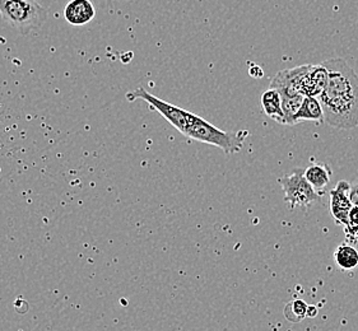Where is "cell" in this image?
Wrapping results in <instances>:
<instances>
[{
  "mask_svg": "<svg viewBox=\"0 0 358 331\" xmlns=\"http://www.w3.org/2000/svg\"><path fill=\"white\" fill-rule=\"evenodd\" d=\"M328 82L319 101L324 111V123L336 129L351 130L358 126V74L344 59L325 60Z\"/></svg>",
  "mask_w": 358,
  "mask_h": 331,
  "instance_id": "6da1fadb",
  "label": "cell"
},
{
  "mask_svg": "<svg viewBox=\"0 0 358 331\" xmlns=\"http://www.w3.org/2000/svg\"><path fill=\"white\" fill-rule=\"evenodd\" d=\"M0 15L21 35H29L45 24L48 10L37 0H0Z\"/></svg>",
  "mask_w": 358,
  "mask_h": 331,
  "instance_id": "7a4b0ae2",
  "label": "cell"
},
{
  "mask_svg": "<svg viewBox=\"0 0 358 331\" xmlns=\"http://www.w3.org/2000/svg\"><path fill=\"white\" fill-rule=\"evenodd\" d=\"M184 135L206 145H215L222 149L224 153L232 154L243 149L245 139L249 135V133L223 131L215 128V125L208 123L207 120L201 119V116L195 115Z\"/></svg>",
  "mask_w": 358,
  "mask_h": 331,
  "instance_id": "3957f363",
  "label": "cell"
},
{
  "mask_svg": "<svg viewBox=\"0 0 358 331\" xmlns=\"http://www.w3.org/2000/svg\"><path fill=\"white\" fill-rule=\"evenodd\" d=\"M127 100L129 102H134L136 100L147 102L152 108H155L157 111L159 115L164 116L173 128L179 130L181 134H184L187 131L189 125L193 122L194 116H195L184 108H178L175 105H171L169 102L158 98L156 96L150 94L143 87H139L134 91L128 92Z\"/></svg>",
  "mask_w": 358,
  "mask_h": 331,
  "instance_id": "277c9868",
  "label": "cell"
},
{
  "mask_svg": "<svg viewBox=\"0 0 358 331\" xmlns=\"http://www.w3.org/2000/svg\"><path fill=\"white\" fill-rule=\"evenodd\" d=\"M278 182L285 191V199L291 208H308L320 199V195L305 177L303 170H294L282 176Z\"/></svg>",
  "mask_w": 358,
  "mask_h": 331,
  "instance_id": "5b68a950",
  "label": "cell"
},
{
  "mask_svg": "<svg viewBox=\"0 0 358 331\" xmlns=\"http://www.w3.org/2000/svg\"><path fill=\"white\" fill-rule=\"evenodd\" d=\"M353 204L351 202V184L347 181H339L337 186L330 191V214L338 224L347 227L350 224V213Z\"/></svg>",
  "mask_w": 358,
  "mask_h": 331,
  "instance_id": "8992f818",
  "label": "cell"
},
{
  "mask_svg": "<svg viewBox=\"0 0 358 331\" xmlns=\"http://www.w3.org/2000/svg\"><path fill=\"white\" fill-rule=\"evenodd\" d=\"M328 82V69L324 64L308 65V69L300 83V92L303 96L316 97L322 94Z\"/></svg>",
  "mask_w": 358,
  "mask_h": 331,
  "instance_id": "52a82bcc",
  "label": "cell"
},
{
  "mask_svg": "<svg viewBox=\"0 0 358 331\" xmlns=\"http://www.w3.org/2000/svg\"><path fill=\"white\" fill-rule=\"evenodd\" d=\"M96 8L91 0H71L64 9L66 22L72 26H85L94 21Z\"/></svg>",
  "mask_w": 358,
  "mask_h": 331,
  "instance_id": "ba28073f",
  "label": "cell"
},
{
  "mask_svg": "<svg viewBox=\"0 0 358 331\" xmlns=\"http://www.w3.org/2000/svg\"><path fill=\"white\" fill-rule=\"evenodd\" d=\"M262 106L264 110L265 115L271 117L275 123L286 125V117L282 108L280 94L277 89L269 87V89L265 91L262 96Z\"/></svg>",
  "mask_w": 358,
  "mask_h": 331,
  "instance_id": "9c48e42d",
  "label": "cell"
},
{
  "mask_svg": "<svg viewBox=\"0 0 358 331\" xmlns=\"http://www.w3.org/2000/svg\"><path fill=\"white\" fill-rule=\"evenodd\" d=\"M302 122L324 123V111L319 98L305 96L301 108L294 116V124L302 123Z\"/></svg>",
  "mask_w": 358,
  "mask_h": 331,
  "instance_id": "30bf717a",
  "label": "cell"
},
{
  "mask_svg": "<svg viewBox=\"0 0 358 331\" xmlns=\"http://www.w3.org/2000/svg\"><path fill=\"white\" fill-rule=\"evenodd\" d=\"M305 177L317 193H322L330 182L331 170L325 163H314L305 170Z\"/></svg>",
  "mask_w": 358,
  "mask_h": 331,
  "instance_id": "8fae6325",
  "label": "cell"
},
{
  "mask_svg": "<svg viewBox=\"0 0 358 331\" xmlns=\"http://www.w3.org/2000/svg\"><path fill=\"white\" fill-rule=\"evenodd\" d=\"M334 261L343 272H351L358 267V250L350 242H344L334 252Z\"/></svg>",
  "mask_w": 358,
  "mask_h": 331,
  "instance_id": "7c38bea8",
  "label": "cell"
},
{
  "mask_svg": "<svg viewBox=\"0 0 358 331\" xmlns=\"http://www.w3.org/2000/svg\"><path fill=\"white\" fill-rule=\"evenodd\" d=\"M282 100V108L286 117V125H296L294 116L301 108L302 101L305 98L303 94H280Z\"/></svg>",
  "mask_w": 358,
  "mask_h": 331,
  "instance_id": "4fadbf2b",
  "label": "cell"
},
{
  "mask_svg": "<svg viewBox=\"0 0 358 331\" xmlns=\"http://www.w3.org/2000/svg\"><path fill=\"white\" fill-rule=\"evenodd\" d=\"M308 303L301 300H294L292 302L287 303L285 316L292 323H300L308 316Z\"/></svg>",
  "mask_w": 358,
  "mask_h": 331,
  "instance_id": "5bb4252c",
  "label": "cell"
},
{
  "mask_svg": "<svg viewBox=\"0 0 358 331\" xmlns=\"http://www.w3.org/2000/svg\"><path fill=\"white\" fill-rule=\"evenodd\" d=\"M351 202L353 205H358V179L351 184Z\"/></svg>",
  "mask_w": 358,
  "mask_h": 331,
  "instance_id": "9a60e30c",
  "label": "cell"
},
{
  "mask_svg": "<svg viewBox=\"0 0 358 331\" xmlns=\"http://www.w3.org/2000/svg\"><path fill=\"white\" fill-rule=\"evenodd\" d=\"M348 226H358V205H353V208H352Z\"/></svg>",
  "mask_w": 358,
  "mask_h": 331,
  "instance_id": "2e32d148",
  "label": "cell"
},
{
  "mask_svg": "<svg viewBox=\"0 0 358 331\" xmlns=\"http://www.w3.org/2000/svg\"><path fill=\"white\" fill-rule=\"evenodd\" d=\"M317 315V309L315 306H308V317H315Z\"/></svg>",
  "mask_w": 358,
  "mask_h": 331,
  "instance_id": "e0dca14e",
  "label": "cell"
}]
</instances>
